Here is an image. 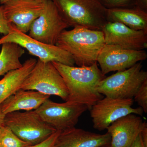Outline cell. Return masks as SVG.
I'll return each mask as SVG.
<instances>
[{
    "label": "cell",
    "mask_w": 147,
    "mask_h": 147,
    "mask_svg": "<svg viewBox=\"0 0 147 147\" xmlns=\"http://www.w3.org/2000/svg\"><path fill=\"white\" fill-rule=\"evenodd\" d=\"M52 63L60 74L68 90V98L65 101L83 104L90 109L103 98L96 87L106 76L101 72L97 62L90 66L79 67Z\"/></svg>",
    "instance_id": "obj_1"
},
{
    "label": "cell",
    "mask_w": 147,
    "mask_h": 147,
    "mask_svg": "<svg viewBox=\"0 0 147 147\" xmlns=\"http://www.w3.org/2000/svg\"><path fill=\"white\" fill-rule=\"evenodd\" d=\"M105 44L102 31L77 27L62 32L56 45L70 54L75 64L82 66L97 62Z\"/></svg>",
    "instance_id": "obj_2"
},
{
    "label": "cell",
    "mask_w": 147,
    "mask_h": 147,
    "mask_svg": "<svg viewBox=\"0 0 147 147\" xmlns=\"http://www.w3.org/2000/svg\"><path fill=\"white\" fill-rule=\"evenodd\" d=\"M69 26L101 30L107 9L100 0H51Z\"/></svg>",
    "instance_id": "obj_3"
},
{
    "label": "cell",
    "mask_w": 147,
    "mask_h": 147,
    "mask_svg": "<svg viewBox=\"0 0 147 147\" xmlns=\"http://www.w3.org/2000/svg\"><path fill=\"white\" fill-rule=\"evenodd\" d=\"M142 67V62H139L130 68L105 77L98 84L96 90L107 97L132 98L147 79V72Z\"/></svg>",
    "instance_id": "obj_4"
},
{
    "label": "cell",
    "mask_w": 147,
    "mask_h": 147,
    "mask_svg": "<svg viewBox=\"0 0 147 147\" xmlns=\"http://www.w3.org/2000/svg\"><path fill=\"white\" fill-rule=\"evenodd\" d=\"M4 125L31 145L41 143L57 131L42 120L34 110L6 114Z\"/></svg>",
    "instance_id": "obj_5"
},
{
    "label": "cell",
    "mask_w": 147,
    "mask_h": 147,
    "mask_svg": "<svg viewBox=\"0 0 147 147\" xmlns=\"http://www.w3.org/2000/svg\"><path fill=\"white\" fill-rule=\"evenodd\" d=\"M21 89L34 90L47 95L59 96L66 101L67 88L60 74L52 62L38 59L34 67L27 77Z\"/></svg>",
    "instance_id": "obj_6"
},
{
    "label": "cell",
    "mask_w": 147,
    "mask_h": 147,
    "mask_svg": "<svg viewBox=\"0 0 147 147\" xmlns=\"http://www.w3.org/2000/svg\"><path fill=\"white\" fill-rule=\"evenodd\" d=\"M6 42L18 44L26 49L29 54L45 62H57L69 66L75 64L73 58L66 51L56 45H48L40 42L18 30L13 25L10 33L0 38V45Z\"/></svg>",
    "instance_id": "obj_7"
},
{
    "label": "cell",
    "mask_w": 147,
    "mask_h": 147,
    "mask_svg": "<svg viewBox=\"0 0 147 147\" xmlns=\"http://www.w3.org/2000/svg\"><path fill=\"white\" fill-rule=\"evenodd\" d=\"M88 109L83 104L69 101L58 103L49 98L34 110L47 124L62 131L75 127L80 116Z\"/></svg>",
    "instance_id": "obj_8"
},
{
    "label": "cell",
    "mask_w": 147,
    "mask_h": 147,
    "mask_svg": "<svg viewBox=\"0 0 147 147\" xmlns=\"http://www.w3.org/2000/svg\"><path fill=\"white\" fill-rule=\"evenodd\" d=\"M133 98H115L107 97L98 100L90 109L94 128L99 131L107 129L117 120L130 114L143 115L141 107L134 108Z\"/></svg>",
    "instance_id": "obj_9"
},
{
    "label": "cell",
    "mask_w": 147,
    "mask_h": 147,
    "mask_svg": "<svg viewBox=\"0 0 147 147\" xmlns=\"http://www.w3.org/2000/svg\"><path fill=\"white\" fill-rule=\"evenodd\" d=\"M69 26L51 0L44 2L41 13L32 24L28 35L40 42L56 45L61 33Z\"/></svg>",
    "instance_id": "obj_10"
},
{
    "label": "cell",
    "mask_w": 147,
    "mask_h": 147,
    "mask_svg": "<svg viewBox=\"0 0 147 147\" xmlns=\"http://www.w3.org/2000/svg\"><path fill=\"white\" fill-rule=\"evenodd\" d=\"M147 58L144 50H129L105 44L98 55L97 62L101 72L105 75L111 71H123L130 68Z\"/></svg>",
    "instance_id": "obj_11"
},
{
    "label": "cell",
    "mask_w": 147,
    "mask_h": 147,
    "mask_svg": "<svg viewBox=\"0 0 147 147\" xmlns=\"http://www.w3.org/2000/svg\"><path fill=\"white\" fill-rule=\"evenodd\" d=\"M101 31L106 45L135 50L147 48V32L133 30L115 22H107Z\"/></svg>",
    "instance_id": "obj_12"
},
{
    "label": "cell",
    "mask_w": 147,
    "mask_h": 147,
    "mask_svg": "<svg viewBox=\"0 0 147 147\" xmlns=\"http://www.w3.org/2000/svg\"><path fill=\"white\" fill-rule=\"evenodd\" d=\"M2 5L9 22L18 30L26 34L42 12L44 2L35 0H12Z\"/></svg>",
    "instance_id": "obj_13"
},
{
    "label": "cell",
    "mask_w": 147,
    "mask_h": 147,
    "mask_svg": "<svg viewBox=\"0 0 147 147\" xmlns=\"http://www.w3.org/2000/svg\"><path fill=\"white\" fill-rule=\"evenodd\" d=\"M140 116L130 114L118 119L107 128L111 136L110 147H130L145 125Z\"/></svg>",
    "instance_id": "obj_14"
},
{
    "label": "cell",
    "mask_w": 147,
    "mask_h": 147,
    "mask_svg": "<svg viewBox=\"0 0 147 147\" xmlns=\"http://www.w3.org/2000/svg\"><path fill=\"white\" fill-rule=\"evenodd\" d=\"M111 136L108 133L96 134L75 127L61 131L53 147L110 146Z\"/></svg>",
    "instance_id": "obj_15"
},
{
    "label": "cell",
    "mask_w": 147,
    "mask_h": 147,
    "mask_svg": "<svg viewBox=\"0 0 147 147\" xmlns=\"http://www.w3.org/2000/svg\"><path fill=\"white\" fill-rule=\"evenodd\" d=\"M50 97L36 91L21 89L7 98L0 106L5 115L21 110H35Z\"/></svg>",
    "instance_id": "obj_16"
},
{
    "label": "cell",
    "mask_w": 147,
    "mask_h": 147,
    "mask_svg": "<svg viewBox=\"0 0 147 147\" xmlns=\"http://www.w3.org/2000/svg\"><path fill=\"white\" fill-rule=\"evenodd\" d=\"M36 59L27 60L21 68L7 73L0 81V105L21 89V86L36 63Z\"/></svg>",
    "instance_id": "obj_17"
},
{
    "label": "cell",
    "mask_w": 147,
    "mask_h": 147,
    "mask_svg": "<svg viewBox=\"0 0 147 147\" xmlns=\"http://www.w3.org/2000/svg\"><path fill=\"white\" fill-rule=\"evenodd\" d=\"M107 20L121 23L136 30L147 32V12L136 7L107 9Z\"/></svg>",
    "instance_id": "obj_18"
},
{
    "label": "cell",
    "mask_w": 147,
    "mask_h": 147,
    "mask_svg": "<svg viewBox=\"0 0 147 147\" xmlns=\"http://www.w3.org/2000/svg\"><path fill=\"white\" fill-rule=\"evenodd\" d=\"M0 53V76L12 70L21 68L20 58L25 54V50L18 44L6 42L2 44Z\"/></svg>",
    "instance_id": "obj_19"
},
{
    "label": "cell",
    "mask_w": 147,
    "mask_h": 147,
    "mask_svg": "<svg viewBox=\"0 0 147 147\" xmlns=\"http://www.w3.org/2000/svg\"><path fill=\"white\" fill-rule=\"evenodd\" d=\"M32 146L24 142L5 125L0 129V147H29Z\"/></svg>",
    "instance_id": "obj_20"
},
{
    "label": "cell",
    "mask_w": 147,
    "mask_h": 147,
    "mask_svg": "<svg viewBox=\"0 0 147 147\" xmlns=\"http://www.w3.org/2000/svg\"><path fill=\"white\" fill-rule=\"evenodd\" d=\"M107 9L133 8L136 6V0H100Z\"/></svg>",
    "instance_id": "obj_21"
},
{
    "label": "cell",
    "mask_w": 147,
    "mask_h": 147,
    "mask_svg": "<svg viewBox=\"0 0 147 147\" xmlns=\"http://www.w3.org/2000/svg\"><path fill=\"white\" fill-rule=\"evenodd\" d=\"M134 100L144 112L147 113V79L142 84L134 95Z\"/></svg>",
    "instance_id": "obj_22"
},
{
    "label": "cell",
    "mask_w": 147,
    "mask_h": 147,
    "mask_svg": "<svg viewBox=\"0 0 147 147\" xmlns=\"http://www.w3.org/2000/svg\"><path fill=\"white\" fill-rule=\"evenodd\" d=\"M12 26L6 18L3 5L0 6V33L4 36L9 34L11 30Z\"/></svg>",
    "instance_id": "obj_23"
},
{
    "label": "cell",
    "mask_w": 147,
    "mask_h": 147,
    "mask_svg": "<svg viewBox=\"0 0 147 147\" xmlns=\"http://www.w3.org/2000/svg\"><path fill=\"white\" fill-rule=\"evenodd\" d=\"M61 131L57 130L45 141L37 144L32 145L29 147H53Z\"/></svg>",
    "instance_id": "obj_24"
},
{
    "label": "cell",
    "mask_w": 147,
    "mask_h": 147,
    "mask_svg": "<svg viewBox=\"0 0 147 147\" xmlns=\"http://www.w3.org/2000/svg\"><path fill=\"white\" fill-rule=\"evenodd\" d=\"M130 147H147V146L145 145L143 142L141 132L137 136V138L135 139Z\"/></svg>",
    "instance_id": "obj_25"
},
{
    "label": "cell",
    "mask_w": 147,
    "mask_h": 147,
    "mask_svg": "<svg viewBox=\"0 0 147 147\" xmlns=\"http://www.w3.org/2000/svg\"><path fill=\"white\" fill-rule=\"evenodd\" d=\"M136 6L147 12V0H136Z\"/></svg>",
    "instance_id": "obj_26"
},
{
    "label": "cell",
    "mask_w": 147,
    "mask_h": 147,
    "mask_svg": "<svg viewBox=\"0 0 147 147\" xmlns=\"http://www.w3.org/2000/svg\"><path fill=\"white\" fill-rule=\"evenodd\" d=\"M5 115L3 113L1 106H0V129L1 127L4 125V121L5 117Z\"/></svg>",
    "instance_id": "obj_27"
},
{
    "label": "cell",
    "mask_w": 147,
    "mask_h": 147,
    "mask_svg": "<svg viewBox=\"0 0 147 147\" xmlns=\"http://www.w3.org/2000/svg\"><path fill=\"white\" fill-rule=\"evenodd\" d=\"M11 1H12V0H0V3L3 5Z\"/></svg>",
    "instance_id": "obj_28"
},
{
    "label": "cell",
    "mask_w": 147,
    "mask_h": 147,
    "mask_svg": "<svg viewBox=\"0 0 147 147\" xmlns=\"http://www.w3.org/2000/svg\"><path fill=\"white\" fill-rule=\"evenodd\" d=\"M35 1H37L40 2H44L47 1V0H35Z\"/></svg>",
    "instance_id": "obj_29"
},
{
    "label": "cell",
    "mask_w": 147,
    "mask_h": 147,
    "mask_svg": "<svg viewBox=\"0 0 147 147\" xmlns=\"http://www.w3.org/2000/svg\"><path fill=\"white\" fill-rule=\"evenodd\" d=\"M109 146L107 147V146H105V147H109Z\"/></svg>",
    "instance_id": "obj_30"
},
{
    "label": "cell",
    "mask_w": 147,
    "mask_h": 147,
    "mask_svg": "<svg viewBox=\"0 0 147 147\" xmlns=\"http://www.w3.org/2000/svg\"><path fill=\"white\" fill-rule=\"evenodd\" d=\"M109 147H110V146H109Z\"/></svg>",
    "instance_id": "obj_31"
}]
</instances>
